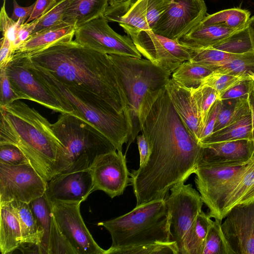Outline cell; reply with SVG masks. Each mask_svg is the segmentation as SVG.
Segmentation results:
<instances>
[{"label":"cell","mask_w":254,"mask_h":254,"mask_svg":"<svg viewBox=\"0 0 254 254\" xmlns=\"http://www.w3.org/2000/svg\"><path fill=\"white\" fill-rule=\"evenodd\" d=\"M150 153L147 162L130 172L136 205L165 199L170 189L194 173L202 147L188 131L167 91L155 102L142 128Z\"/></svg>","instance_id":"obj_1"},{"label":"cell","mask_w":254,"mask_h":254,"mask_svg":"<svg viewBox=\"0 0 254 254\" xmlns=\"http://www.w3.org/2000/svg\"><path fill=\"white\" fill-rule=\"evenodd\" d=\"M21 53L27 63L48 72L83 101L118 113L127 111L126 99L108 54L72 40Z\"/></svg>","instance_id":"obj_2"},{"label":"cell","mask_w":254,"mask_h":254,"mask_svg":"<svg viewBox=\"0 0 254 254\" xmlns=\"http://www.w3.org/2000/svg\"><path fill=\"white\" fill-rule=\"evenodd\" d=\"M0 144L18 147L39 174L50 181L63 153L52 124L19 100L0 107Z\"/></svg>","instance_id":"obj_3"},{"label":"cell","mask_w":254,"mask_h":254,"mask_svg":"<svg viewBox=\"0 0 254 254\" xmlns=\"http://www.w3.org/2000/svg\"><path fill=\"white\" fill-rule=\"evenodd\" d=\"M127 104L130 134L127 151L152 107L166 91L171 74L147 59L110 54Z\"/></svg>","instance_id":"obj_4"},{"label":"cell","mask_w":254,"mask_h":254,"mask_svg":"<svg viewBox=\"0 0 254 254\" xmlns=\"http://www.w3.org/2000/svg\"><path fill=\"white\" fill-rule=\"evenodd\" d=\"M52 127L63 149L54 176L89 169L98 156L117 150L105 136L76 110L61 113L57 121L52 124Z\"/></svg>","instance_id":"obj_5"},{"label":"cell","mask_w":254,"mask_h":254,"mask_svg":"<svg viewBox=\"0 0 254 254\" xmlns=\"http://www.w3.org/2000/svg\"><path fill=\"white\" fill-rule=\"evenodd\" d=\"M97 225L105 228L111 236L112 245L106 254L129 247L170 241L165 199L136 205L129 212Z\"/></svg>","instance_id":"obj_6"},{"label":"cell","mask_w":254,"mask_h":254,"mask_svg":"<svg viewBox=\"0 0 254 254\" xmlns=\"http://www.w3.org/2000/svg\"><path fill=\"white\" fill-rule=\"evenodd\" d=\"M24 61L35 77L65 103L72 106L87 122L95 127L115 146L122 151L130 134L127 113L94 106L83 101L48 72Z\"/></svg>","instance_id":"obj_7"},{"label":"cell","mask_w":254,"mask_h":254,"mask_svg":"<svg viewBox=\"0 0 254 254\" xmlns=\"http://www.w3.org/2000/svg\"><path fill=\"white\" fill-rule=\"evenodd\" d=\"M165 198L167 210L170 241L174 242L181 254L185 238L198 214L203 201L191 184L180 182L170 190Z\"/></svg>","instance_id":"obj_8"},{"label":"cell","mask_w":254,"mask_h":254,"mask_svg":"<svg viewBox=\"0 0 254 254\" xmlns=\"http://www.w3.org/2000/svg\"><path fill=\"white\" fill-rule=\"evenodd\" d=\"M5 69L20 99L32 101L61 113L74 111L72 106L63 102L35 77L27 66L20 53L14 52Z\"/></svg>","instance_id":"obj_9"},{"label":"cell","mask_w":254,"mask_h":254,"mask_svg":"<svg viewBox=\"0 0 254 254\" xmlns=\"http://www.w3.org/2000/svg\"><path fill=\"white\" fill-rule=\"evenodd\" d=\"M47 184L30 164L0 163V203L17 201L29 203L44 195Z\"/></svg>","instance_id":"obj_10"},{"label":"cell","mask_w":254,"mask_h":254,"mask_svg":"<svg viewBox=\"0 0 254 254\" xmlns=\"http://www.w3.org/2000/svg\"><path fill=\"white\" fill-rule=\"evenodd\" d=\"M74 36L76 42L97 51L141 58L130 37L114 31L104 15L76 28Z\"/></svg>","instance_id":"obj_11"},{"label":"cell","mask_w":254,"mask_h":254,"mask_svg":"<svg viewBox=\"0 0 254 254\" xmlns=\"http://www.w3.org/2000/svg\"><path fill=\"white\" fill-rule=\"evenodd\" d=\"M166 9L152 31L179 41L207 15L204 0H164Z\"/></svg>","instance_id":"obj_12"},{"label":"cell","mask_w":254,"mask_h":254,"mask_svg":"<svg viewBox=\"0 0 254 254\" xmlns=\"http://www.w3.org/2000/svg\"><path fill=\"white\" fill-rule=\"evenodd\" d=\"M129 37L142 56L170 74L182 63L190 60L189 48L178 41L152 31L142 30Z\"/></svg>","instance_id":"obj_13"},{"label":"cell","mask_w":254,"mask_h":254,"mask_svg":"<svg viewBox=\"0 0 254 254\" xmlns=\"http://www.w3.org/2000/svg\"><path fill=\"white\" fill-rule=\"evenodd\" d=\"M49 203L58 226L76 254H106V250L96 243L85 225L80 203Z\"/></svg>","instance_id":"obj_14"},{"label":"cell","mask_w":254,"mask_h":254,"mask_svg":"<svg viewBox=\"0 0 254 254\" xmlns=\"http://www.w3.org/2000/svg\"><path fill=\"white\" fill-rule=\"evenodd\" d=\"M93 191L102 190L111 198L122 195L130 183L126 155L113 150L98 156L90 167Z\"/></svg>","instance_id":"obj_15"},{"label":"cell","mask_w":254,"mask_h":254,"mask_svg":"<svg viewBox=\"0 0 254 254\" xmlns=\"http://www.w3.org/2000/svg\"><path fill=\"white\" fill-rule=\"evenodd\" d=\"M221 224L235 254H254V199L239 204L227 213Z\"/></svg>","instance_id":"obj_16"},{"label":"cell","mask_w":254,"mask_h":254,"mask_svg":"<svg viewBox=\"0 0 254 254\" xmlns=\"http://www.w3.org/2000/svg\"><path fill=\"white\" fill-rule=\"evenodd\" d=\"M254 199V157L218 192L208 214L222 221L235 205Z\"/></svg>","instance_id":"obj_17"},{"label":"cell","mask_w":254,"mask_h":254,"mask_svg":"<svg viewBox=\"0 0 254 254\" xmlns=\"http://www.w3.org/2000/svg\"><path fill=\"white\" fill-rule=\"evenodd\" d=\"M90 169L60 173L47 182L44 195L49 202L81 203L93 191Z\"/></svg>","instance_id":"obj_18"},{"label":"cell","mask_w":254,"mask_h":254,"mask_svg":"<svg viewBox=\"0 0 254 254\" xmlns=\"http://www.w3.org/2000/svg\"><path fill=\"white\" fill-rule=\"evenodd\" d=\"M253 158L242 162L198 166L194 172L195 184L202 201L208 207L209 211L212 209L216 197L221 189Z\"/></svg>","instance_id":"obj_19"},{"label":"cell","mask_w":254,"mask_h":254,"mask_svg":"<svg viewBox=\"0 0 254 254\" xmlns=\"http://www.w3.org/2000/svg\"><path fill=\"white\" fill-rule=\"evenodd\" d=\"M199 165L248 161L254 157L253 140L243 139L201 145Z\"/></svg>","instance_id":"obj_20"},{"label":"cell","mask_w":254,"mask_h":254,"mask_svg":"<svg viewBox=\"0 0 254 254\" xmlns=\"http://www.w3.org/2000/svg\"><path fill=\"white\" fill-rule=\"evenodd\" d=\"M148 0H129L116 6H110L104 16L108 22H118L128 36L141 31H151L146 20Z\"/></svg>","instance_id":"obj_21"},{"label":"cell","mask_w":254,"mask_h":254,"mask_svg":"<svg viewBox=\"0 0 254 254\" xmlns=\"http://www.w3.org/2000/svg\"><path fill=\"white\" fill-rule=\"evenodd\" d=\"M166 91L184 125L199 142L201 132L200 120L190 88L182 87L170 78L167 85Z\"/></svg>","instance_id":"obj_22"},{"label":"cell","mask_w":254,"mask_h":254,"mask_svg":"<svg viewBox=\"0 0 254 254\" xmlns=\"http://www.w3.org/2000/svg\"><path fill=\"white\" fill-rule=\"evenodd\" d=\"M76 28L63 21L58 24L32 34L14 52L29 53L38 51L57 42L72 40Z\"/></svg>","instance_id":"obj_23"},{"label":"cell","mask_w":254,"mask_h":254,"mask_svg":"<svg viewBox=\"0 0 254 254\" xmlns=\"http://www.w3.org/2000/svg\"><path fill=\"white\" fill-rule=\"evenodd\" d=\"M21 244V233L17 214L11 202L0 203V250L12 253Z\"/></svg>","instance_id":"obj_24"},{"label":"cell","mask_w":254,"mask_h":254,"mask_svg":"<svg viewBox=\"0 0 254 254\" xmlns=\"http://www.w3.org/2000/svg\"><path fill=\"white\" fill-rule=\"evenodd\" d=\"M237 30L219 24L207 26L197 24L178 41L188 48L208 47L227 38Z\"/></svg>","instance_id":"obj_25"},{"label":"cell","mask_w":254,"mask_h":254,"mask_svg":"<svg viewBox=\"0 0 254 254\" xmlns=\"http://www.w3.org/2000/svg\"><path fill=\"white\" fill-rule=\"evenodd\" d=\"M109 0H71L64 21L77 28L102 15L109 6Z\"/></svg>","instance_id":"obj_26"},{"label":"cell","mask_w":254,"mask_h":254,"mask_svg":"<svg viewBox=\"0 0 254 254\" xmlns=\"http://www.w3.org/2000/svg\"><path fill=\"white\" fill-rule=\"evenodd\" d=\"M10 202L17 214L19 221L21 233V244L35 245L40 249L43 232L39 227L29 203L17 201H12Z\"/></svg>","instance_id":"obj_27"},{"label":"cell","mask_w":254,"mask_h":254,"mask_svg":"<svg viewBox=\"0 0 254 254\" xmlns=\"http://www.w3.org/2000/svg\"><path fill=\"white\" fill-rule=\"evenodd\" d=\"M248 139L253 140L251 114L211 134L200 142V144Z\"/></svg>","instance_id":"obj_28"},{"label":"cell","mask_w":254,"mask_h":254,"mask_svg":"<svg viewBox=\"0 0 254 254\" xmlns=\"http://www.w3.org/2000/svg\"><path fill=\"white\" fill-rule=\"evenodd\" d=\"M212 220L202 210L198 214L184 240L181 254H202L208 227Z\"/></svg>","instance_id":"obj_29"},{"label":"cell","mask_w":254,"mask_h":254,"mask_svg":"<svg viewBox=\"0 0 254 254\" xmlns=\"http://www.w3.org/2000/svg\"><path fill=\"white\" fill-rule=\"evenodd\" d=\"M43 236L40 246V254H48L50 237L55 219L50 203L45 195L29 203Z\"/></svg>","instance_id":"obj_30"},{"label":"cell","mask_w":254,"mask_h":254,"mask_svg":"<svg viewBox=\"0 0 254 254\" xmlns=\"http://www.w3.org/2000/svg\"><path fill=\"white\" fill-rule=\"evenodd\" d=\"M221 100V105L213 132L233 124L243 117L251 114L248 99L237 98Z\"/></svg>","instance_id":"obj_31"},{"label":"cell","mask_w":254,"mask_h":254,"mask_svg":"<svg viewBox=\"0 0 254 254\" xmlns=\"http://www.w3.org/2000/svg\"><path fill=\"white\" fill-rule=\"evenodd\" d=\"M251 12L247 9L234 7L207 14L198 24L201 26L222 25L233 29H239L247 25Z\"/></svg>","instance_id":"obj_32"},{"label":"cell","mask_w":254,"mask_h":254,"mask_svg":"<svg viewBox=\"0 0 254 254\" xmlns=\"http://www.w3.org/2000/svg\"><path fill=\"white\" fill-rule=\"evenodd\" d=\"M213 72L203 65L188 61L182 63L173 72L172 79L182 87L196 88Z\"/></svg>","instance_id":"obj_33"},{"label":"cell","mask_w":254,"mask_h":254,"mask_svg":"<svg viewBox=\"0 0 254 254\" xmlns=\"http://www.w3.org/2000/svg\"><path fill=\"white\" fill-rule=\"evenodd\" d=\"M211 46L224 52L236 55L254 52L248 24Z\"/></svg>","instance_id":"obj_34"},{"label":"cell","mask_w":254,"mask_h":254,"mask_svg":"<svg viewBox=\"0 0 254 254\" xmlns=\"http://www.w3.org/2000/svg\"><path fill=\"white\" fill-rule=\"evenodd\" d=\"M210 69L213 71L222 73L250 76L254 74V52L237 55Z\"/></svg>","instance_id":"obj_35"},{"label":"cell","mask_w":254,"mask_h":254,"mask_svg":"<svg viewBox=\"0 0 254 254\" xmlns=\"http://www.w3.org/2000/svg\"><path fill=\"white\" fill-rule=\"evenodd\" d=\"M221 221L215 219L209 225L202 254H235L221 227Z\"/></svg>","instance_id":"obj_36"},{"label":"cell","mask_w":254,"mask_h":254,"mask_svg":"<svg viewBox=\"0 0 254 254\" xmlns=\"http://www.w3.org/2000/svg\"><path fill=\"white\" fill-rule=\"evenodd\" d=\"M190 90L198 111L201 132L209 111L214 102L219 99L220 93L213 88L203 84L190 88Z\"/></svg>","instance_id":"obj_37"},{"label":"cell","mask_w":254,"mask_h":254,"mask_svg":"<svg viewBox=\"0 0 254 254\" xmlns=\"http://www.w3.org/2000/svg\"><path fill=\"white\" fill-rule=\"evenodd\" d=\"M189 49L190 54V61L209 69L219 65L237 55L224 52L211 46Z\"/></svg>","instance_id":"obj_38"},{"label":"cell","mask_w":254,"mask_h":254,"mask_svg":"<svg viewBox=\"0 0 254 254\" xmlns=\"http://www.w3.org/2000/svg\"><path fill=\"white\" fill-rule=\"evenodd\" d=\"M117 254H179L176 244L174 242H164L139 245L117 250Z\"/></svg>","instance_id":"obj_39"},{"label":"cell","mask_w":254,"mask_h":254,"mask_svg":"<svg viewBox=\"0 0 254 254\" xmlns=\"http://www.w3.org/2000/svg\"><path fill=\"white\" fill-rule=\"evenodd\" d=\"M246 79H252L250 76H235L213 71L202 80L201 84L213 88L220 95Z\"/></svg>","instance_id":"obj_40"},{"label":"cell","mask_w":254,"mask_h":254,"mask_svg":"<svg viewBox=\"0 0 254 254\" xmlns=\"http://www.w3.org/2000/svg\"><path fill=\"white\" fill-rule=\"evenodd\" d=\"M71 1V0H59L51 10L40 18L32 34L64 21V13Z\"/></svg>","instance_id":"obj_41"},{"label":"cell","mask_w":254,"mask_h":254,"mask_svg":"<svg viewBox=\"0 0 254 254\" xmlns=\"http://www.w3.org/2000/svg\"><path fill=\"white\" fill-rule=\"evenodd\" d=\"M76 254V253L60 231L55 219L50 237L48 254Z\"/></svg>","instance_id":"obj_42"},{"label":"cell","mask_w":254,"mask_h":254,"mask_svg":"<svg viewBox=\"0 0 254 254\" xmlns=\"http://www.w3.org/2000/svg\"><path fill=\"white\" fill-rule=\"evenodd\" d=\"M0 163L9 165L30 164L20 149L8 144H0Z\"/></svg>","instance_id":"obj_43"},{"label":"cell","mask_w":254,"mask_h":254,"mask_svg":"<svg viewBox=\"0 0 254 254\" xmlns=\"http://www.w3.org/2000/svg\"><path fill=\"white\" fill-rule=\"evenodd\" d=\"M5 1H4L0 12V29L2 36L8 38L13 48L20 24L8 16L5 10Z\"/></svg>","instance_id":"obj_44"},{"label":"cell","mask_w":254,"mask_h":254,"mask_svg":"<svg viewBox=\"0 0 254 254\" xmlns=\"http://www.w3.org/2000/svg\"><path fill=\"white\" fill-rule=\"evenodd\" d=\"M253 89H254V81L252 79L244 80L221 94L219 99H248L250 93Z\"/></svg>","instance_id":"obj_45"},{"label":"cell","mask_w":254,"mask_h":254,"mask_svg":"<svg viewBox=\"0 0 254 254\" xmlns=\"http://www.w3.org/2000/svg\"><path fill=\"white\" fill-rule=\"evenodd\" d=\"M0 70V107H2L20 99L14 91L5 68L1 69Z\"/></svg>","instance_id":"obj_46"},{"label":"cell","mask_w":254,"mask_h":254,"mask_svg":"<svg viewBox=\"0 0 254 254\" xmlns=\"http://www.w3.org/2000/svg\"><path fill=\"white\" fill-rule=\"evenodd\" d=\"M166 9L164 0H148L146 20L151 31Z\"/></svg>","instance_id":"obj_47"},{"label":"cell","mask_w":254,"mask_h":254,"mask_svg":"<svg viewBox=\"0 0 254 254\" xmlns=\"http://www.w3.org/2000/svg\"><path fill=\"white\" fill-rule=\"evenodd\" d=\"M221 105V100L218 99L211 106L200 135L199 143L213 133Z\"/></svg>","instance_id":"obj_48"},{"label":"cell","mask_w":254,"mask_h":254,"mask_svg":"<svg viewBox=\"0 0 254 254\" xmlns=\"http://www.w3.org/2000/svg\"><path fill=\"white\" fill-rule=\"evenodd\" d=\"M40 18L35 19L29 23H24L20 25L16 39L13 45L14 52L20 45L30 38Z\"/></svg>","instance_id":"obj_49"},{"label":"cell","mask_w":254,"mask_h":254,"mask_svg":"<svg viewBox=\"0 0 254 254\" xmlns=\"http://www.w3.org/2000/svg\"><path fill=\"white\" fill-rule=\"evenodd\" d=\"M58 1V0H36L32 14L25 23H29L35 19H39L51 10Z\"/></svg>","instance_id":"obj_50"},{"label":"cell","mask_w":254,"mask_h":254,"mask_svg":"<svg viewBox=\"0 0 254 254\" xmlns=\"http://www.w3.org/2000/svg\"><path fill=\"white\" fill-rule=\"evenodd\" d=\"M14 53L12 44L8 38L2 36L0 41V69L5 68Z\"/></svg>","instance_id":"obj_51"},{"label":"cell","mask_w":254,"mask_h":254,"mask_svg":"<svg viewBox=\"0 0 254 254\" xmlns=\"http://www.w3.org/2000/svg\"><path fill=\"white\" fill-rule=\"evenodd\" d=\"M13 10L10 17L15 21H17L19 24H24L31 16L35 2L32 5L27 7L20 6L16 0H13Z\"/></svg>","instance_id":"obj_52"},{"label":"cell","mask_w":254,"mask_h":254,"mask_svg":"<svg viewBox=\"0 0 254 254\" xmlns=\"http://www.w3.org/2000/svg\"><path fill=\"white\" fill-rule=\"evenodd\" d=\"M137 144L139 153V167L143 166L147 162L150 153V147L147 140L142 133L136 137Z\"/></svg>","instance_id":"obj_53"},{"label":"cell","mask_w":254,"mask_h":254,"mask_svg":"<svg viewBox=\"0 0 254 254\" xmlns=\"http://www.w3.org/2000/svg\"><path fill=\"white\" fill-rule=\"evenodd\" d=\"M249 103L250 107L252 121L253 141L254 143V89L250 93L248 97Z\"/></svg>","instance_id":"obj_54"},{"label":"cell","mask_w":254,"mask_h":254,"mask_svg":"<svg viewBox=\"0 0 254 254\" xmlns=\"http://www.w3.org/2000/svg\"><path fill=\"white\" fill-rule=\"evenodd\" d=\"M248 26L251 38L253 49L254 51V15L250 18L248 22Z\"/></svg>","instance_id":"obj_55"},{"label":"cell","mask_w":254,"mask_h":254,"mask_svg":"<svg viewBox=\"0 0 254 254\" xmlns=\"http://www.w3.org/2000/svg\"><path fill=\"white\" fill-rule=\"evenodd\" d=\"M129 0H109L110 6H116L128 1Z\"/></svg>","instance_id":"obj_56"},{"label":"cell","mask_w":254,"mask_h":254,"mask_svg":"<svg viewBox=\"0 0 254 254\" xmlns=\"http://www.w3.org/2000/svg\"><path fill=\"white\" fill-rule=\"evenodd\" d=\"M251 79L254 81V74H252L249 75Z\"/></svg>","instance_id":"obj_57"}]
</instances>
